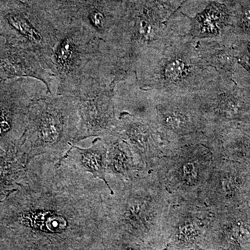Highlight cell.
I'll return each instance as SVG.
<instances>
[{
    "instance_id": "cell-12",
    "label": "cell",
    "mask_w": 250,
    "mask_h": 250,
    "mask_svg": "<svg viewBox=\"0 0 250 250\" xmlns=\"http://www.w3.org/2000/svg\"><path fill=\"white\" fill-rule=\"evenodd\" d=\"M188 18L190 28L188 35L195 40L223 39L231 21L228 6L215 0L209 1L196 16Z\"/></svg>"
},
{
    "instance_id": "cell-16",
    "label": "cell",
    "mask_w": 250,
    "mask_h": 250,
    "mask_svg": "<svg viewBox=\"0 0 250 250\" xmlns=\"http://www.w3.org/2000/svg\"><path fill=\"white\" fill-rule=\"evenodd\" d=\"M238 26L244 34H250V6L242 8L238 14Z\"/></svg>"
},
{
    "instance_id": "cell-17",
    "label": "cell",
    "mask_w": 250,
    "mask_h": 250,
    "mask_svg": "<svg viewBox=\"0 0 250 250\" xmlns=\"http://www.w3.org/2000/svg\"><path fill=\"white\" fill-rule=\"evenodd\" d=\"M189 1V0H184L183 4H184V3L187 2V1ZM209 1H212V0H209ZM182 6H183V5H182Z\"/></svg>"
},
{
    "instance_id": "cell-2",
    "label": "cell",
    "mask_w": 250,
    "mask_h": 250,
    "mask_svg": "<svg viewBox=\"0 0 250 250\" xmlns=\"http://www.w3.org/2000/svg\"><path fill=\"white\" fill-rule=\"evenodd\" d=\"M167 9L156 0L127 2L124 16L106 43L134 72L145 59L188 33V15Z\"/></svg>"
},
{
    "instance_id": "cell-10",
    "label": "cell",
    "mask_w": 250,
    "mask_h": 250,
    "mask_svg": "<svg viewBox=\"0 0 250 250\" xmlns=\"http://www.w3.org/2000/svg\"><path fill=\"white\" fill-rule=\"evenodd\" d=\"M219 205L226 211L250 208V166L229 161L217 174Z\"/></svg>"
},
{
    "instance_id": "cell-14",
    "label": "cell",
    "mask_w": 250,
    "mask_h": 250,
    "mask_svg": "<svg viewBox=\"0 0 250 250\" xmlns=\"http://www.w3.org/2000/svg\"><path fill=\"white\" fill-rule=\"evenodd\" d=\"M225 133V154L228 159L250 166V129H231Z\"/></svg>"
},
{
    "instance_id": "cell-7",
    "label": "cell",
    "mask_w": 250,
    "mask_h": 250,
    "mask_svg": "<svg viewBox=\"0 0 250 250\" xmlns=\"http://www.w3.org/2000/svg\"><path fill=\"white\" fill-rule=\"evenodd\" d=\"M61 34L62 31L54 24L27 9L7 13L0 22V36L7 43L34 54L48 70Z\"/></svg>"
},
{
    "instance_id": "cell-6",
    "label": "cell",
    "mask_w": 250,
    "mask_h": 250,
    "mask_svg": "<svg viewBox=\"0 0 250 250\" xmlns=\"http://www.w3.org/2000/svg\"><path fill=\"white\" fill-rule=\"evenodd\" d=\"M102 42L80 24L62 31L49 64V70L58 81V96L75 95L85 68L100 52Z\"/></svg>"
},
{
    "instance_id": "cell-8",
    "label": "cell",
    "mask_w": 250,
    "mask_h": 250,
    "mask_svg": "<svg viewBox=\"0 0 250 250\" xmlns=\"http://www.w3.org/2000/svg\"><path fill=\"white\" fill-rule=\"evenodd\" d=\"M153 93L156 122L163 129L172 134L185 136L197 132L207 126V122L202 116L195 96Z\"/></svg>"
},
{
    "instance_id": "cell-1",
    "label": "cell",
    "mask_w": 250,
    "mask_h": 250,
    "mask_svg": "<svg viewBox=\"0 0 250 250\" xmlns=\"http://www.w3.org/2000/svg\"><path fill=\"white\" fill-rule=\"evenodd\" d=\"M59 161L31 159L21 189L0 209V221L27 250H88L106 220L101 180Z\"/></svg>"
},
{
    "instance_id": "cell-9",
    "label": "cell",
    "mask_w": 250,
    "mask_h": 250,
    "mask_svg": "<svg viewBox=\"0 0 250 250\" xmlns=\"http://www.w3.org/2000/svg\"><path fill=\"white\" fill-rule=\"evenodd\" d=\"M33 78L42 82L52 96H58V81L34 54L7 43L0 45V79Z\"/></svg>"
},
{
    "instance_id": "cell-15",
    "label": "cell",
    "mask_w": 250,
    "mask_h": 250,
    "mask_svg": "<svg viewBox=\"0 0 250 250\" xmlns=\"http://www.w3.org/2000/svg\"><path fill=\"white\" fill-rule=\"evenodd\" d=\"M182 176L184 183L188 185H193L199 180V168L193 162H187L182 169Z\"/></svg>"
},
{
    "instance_id": "cell-4",
    "label": "cell",
    "mask_w": 250,
    "mask_h": 250,
    "mask_svg": "<svg viewBox=\"0 0 250 250\" xmlns=\"http://www.w3.org/2000/svg\"><path fill=\"white\" fill-rule=\"evenodd\" d=\"M80 130L77 99L72 95H46L31 104L27 127L21 139L30 160L45 155L62 160Z\"/></svg>"
},
{
    "instance_id": "cell-13",
    "label": "cell",
    "mask_w": 250,
    "mask_h": 250,
    "mask_svg": "<svg viewBox=\"0 0 250 250\" xmlns=\"http://www.w3.org/2000/svg\"><path fill=\"white\" fill-rule=\"evenodd\" d=\"M107 146V173L128 176L136 169L132 149L129 145L116 136L101 139Z\"/></svg>"
},
{
    "instance_id": "cell-3",
    "label": "cell",
    "mask_w": 250,
    "mask_h": 250,
    "mask_svg": "<svg viewBox=\"0 0 250 250\" xmlns=\"http://www.w3.org/2000/svg\"><path fill=\"white\" fill-rule=\"evenodd\" d=\"M135 75L141 88L183 97L195 96L220 76L200 57L197 40L188 34L143 60Z\"/></svg>"
},
{
    "instance_id": "cell-11",
    "label": "cell",
    "mask_w": 250,
    "mask_h": 250,
    "mask_svg": "<svg viewBox=\"0 0 250 250\" xmlns=\"http://www.w3.org/2000/svg\"><path fill=\"white\" fill-rule=\"evenodd\" d=\"M107 154V146L100 138H95L89 147L82 148L72 145L62 160L66 159L82 172L91 174L94 178L103 181L110 195H113V190L106 179Z\"/></svg>"
},
{
    "instance_id": "cell-5",
    "label": "cell",
    "mask_w": 250,
    "mask_h": 250,
    "mask_svg": "<svg viewBox=\"0 0 250 250\" xmlns=\"http://www.w3.org/2000/svg\"><path fill=\"white\" fill-rule=\"evenodd\" d=\"M95 58L85 68L74 95L80 116L77 143L109 136L118 121L113 100L116 84L103 73Z\"/></svg>"
}]
</instances>
